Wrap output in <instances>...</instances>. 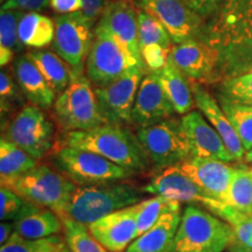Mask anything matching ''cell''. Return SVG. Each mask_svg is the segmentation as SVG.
<instances>
[{"mask_svg":"<svg viewBox=\"0 0 252 252\" xmlns=\"http://www.w3.org/2000/svg\"><path fill=\"white\" fill-rule=\"evenodd\" d=\"M217 97L231 103L252 105V70L220 81Z\"/></svg>","mask_w":252,"mask_h":252,"instance_id":"e575fe53","label":"cell"},{"mask_svg":"<svg viewBox=\"0 0 252 252\" xmlns=\"http://www.w3.org/2000/svg\"><path fill=\"white\" fill-rule=\"evenodd\" d=\"M63 145L99 154L132 174L145 172L150 166L138 137L124 125L106 123L91 130L68 132Z\"/></svg>","mask_w":252,"mask_h":252,"instance_id":"6da1fadb","label":"cell"},{"mask_svg":"<svg viewBox=\"0 0 252 252\" xmlns=\"http://www.w3.org/2000/svg\"><path fill=\"white\" fill-rule=\"evenodd\" d=\"M138 8L149 12L161 23L173 45L191 39L203 40L206 21L188 7L185 0H133Z\"/></svg>","mask_w":252,"mask_h":252,"instance_id":"7c38bea8","label":"cell"},{"mask_svg":"<svg viewBox=\"0 0 252 252\" xmlns=\"http://www.w3.org/2000/svg\"><path fill=\"white\" fill-rule=\"evenodd\" d=\"M235 239L232 228L209 210L188 204L171 252H224Z\"/></svg>","mask_w":252,"mask_h":252,"instance_id":"3957f363","label":"cell"},{"mask_svg":"<svg viewBox=\"0 0 252 252\" xmlns=\"http://www.w3.org/2000/svg\"><path fill=\"white\" fill-rule=\"evenodd\" d=\"M52 162L56 169L77 186L111 184L133 175L99 154L65 145L55 150Z\"/></svg>","mask_w":252,"mask_h":252,"instance_id":"52a82bcc","label":"cell"},{"mask_svg":"<svg viewBox=\"0 0 252 252\" xmlns=\"http://www.w3.org/2000/svg\"><path fill=\"white\" fill-rule=\"evenodd\" d=\"M54 124L42 109L27 104L2 127V137L41 160L54 147Z\"/></svg>","mask_w":252,"mask_h":252,"instance_id":"9c48e42d","label":"cell"},{"mask_svg":"<svg viewBox=\"0 0 252 252\" xmlns=\"http://www.w3.org/2000/svg\"><path fill=\"white\" fill-rule=\"evenodd\" d=\"M25 12L19 9H1L0 12V48L21 53L24 45L19 39V24Z\"/></svg>","mask_w":252,"mask_h":252,"instance_id":"74e56055","label":"cell"},{"mask_svg":"<svg viewBox=\"0 0 252 252\" xmlns=\"http://www.w3.org/2000/svg\"><path fill=\"white\" fill-rule=\"evenodd\" d=\"M182 213L165 214L152 228L138 236L125 252H171Z\"/></svg>","mask_w":252,"mask_h":252,"instance_id":"603a6c76","label":"cell"},{"mask_svg":"<svg viewBox=\"0 0 252 252\" xmlns=\"http://www.w3.org/2000/svg\"><path fill=\"white\" fill-rule=\"evenodd\" d=\"M169 58L191 82L220 83V53L216 47L201 39L173 45Z\"/></svg>","mask_w":252,"mask_h":252,"instance_id":"5bb4252c","label":"cell"},{"mask_svg":"<svg viewBox=\"0 0 252 252\" xmlns=\"http://www.w3.org/2000/svg\"><path fill=\"white\" fill-rule=\"evenodd\" d=\"M138 37L140 49L147 45H160L172 49L173 41L165 26L149 12L138 8Z\"/></svg>","mask_w":252,"mask_h":252,"instance_id":"1f68e13d","label":"cell"},{"mask_svg":"<svg viewBox=\"0 0 252 252\" xmlns=\"http://www.w3.org/2000/svg\"><path fill=\"white\" fill-rule=\"evenodd\" d=\"M207 210L225 220L232 228L235 238L244 247L252 249V216L238 212L224 202L212 200L206 207Z\"/></svg>","mask_w":252,"mask_h":252,"instance_id":"f1b7e54d","label":"cell"},{"mask_svg":"<svg viewBox=\"0 0 252 252\" xmlns=\"http://www.w3.org/2000/svg\"><path fill=\"white\" fill-rule=\"evenodd\" d=\"M146 69L135 67L118 80L94 88L100 112L106 122L117 125L132 124V110Z\"/></svg>","mask_w":252,"mask_h":252,"instance_id":"4fadbf2b","label":"cell"},{"mask_svg":"<svg viewBox=\"0 0 252 252\" xmlns=\"http://www.w3.org/2000/svg\"><path fill=\"white\" fill-rule=\"evenodd\" d=\"M108 2L106 0H82V9L80 13L91 24L97 25L105 11Z\"/></svg>","mask_w":252,"mask_h":252,"instance_id":"7bdbcfd3","label":"cell"},{"mask_svg":"<svg viewBox=\"0 0 252 252\" xmlns=\"http://www.w3.org/2000/svg\"><path fill=\"white\" fill-rule=\"evenodd\" d=\"M137 204L106 215L88 226L90 234L109 252H125L137 234Z\"/></svg>","mask_w":252,"mask_h":252,"instance_id":"e0dca14e","label":"cell"},{"mask_svg":"<svg viewBox=\"0 0 252 252\" xmlns=\"http://www.w3.org/2000/svg\"><path fill=\"white\" fill-rule=\"evenodd\" d=\"M180 121L191 157L215 159L229 163L236 161L219 132L200 111L193 110L182 116Z\"/></svg>","mask_w":252,"mask_h":252,"instance_id":"9a60e30c","label":"cell"},{"mask_svg":"<svg viewBox=\"0 0 252 252\" xmlns=\"http://www.w3.org/2000/svg\"><path fill=\"white\" fill-rule=\"evenodd\" d=\"M181 210V203L163 196H154L137 203V234L143 235L152 228L165 214Z\"/></svg>","mask_w":252,"mask_h":252,"instance_id":"f546056e","label":"cell"},{"mask_svg":"<svg viewBox=\"0 0 252 252\" xmlns=\"http://www.w3.org/2000/svg\"><path fill=\"white\" fill-rule=\"evenodd\" d=\"M55 252H70V250H69L68 247L65 249H63V250H60V251H55Z\"/></svg>","mask_w":252,"mask_h":252,"instance_id":"681fc988","label":"cell"},{"mask_svg":"<svg viewBox=\"0 0 252 252\" xmlns=\"http://www.w3.org/2000/svg\"><path fill=\"white\" fill-rule=\"evenodd\" d=\"M203 40L219 50L220 81L252 70V18L223 26H204Z\"/></svg>","mask_w":252,"mask_h":252,"instance_id":"8992f818","label":"cell"},{"mask_svg":"<svg viewBox=\"0 0 252 252\" xmlns=\"http://www.w3.org/2000/svg\"><path fill=\"white\" fill-rule=\"evenodd\" d=\"M50 7L58 14L76 13L82 9V0H50Z\"/></svg>","mask_w":252,"mask_h":252,"instance_id":"f6af8a7d","label":"cell"},{"mask_svg":"<svg viewBox=\"0 0 252 252\" xmlns=\"http://www.w3.org/2000/svg\"><path fill=\"white\" fill-rule=\"evenodd\" d=\"M53 112L58 125L67 133L91 130L108 123L100 112L93 83L84 75L75 77L56 97Z\"/></svg>","mask_w":252,"mask_h":252,"instance_id":"5b68a950","label":"cell"},{"mask_svg":"<svg viewBox=\"0 0 252 252\" xmlns=\"http://www.w3.org/2000/svg\"><path fill=\"white\" fill-rule=\"evenodd\" d=\"M244 160H245V162H250V163H252V149L249 151V152H247L245 153V157H244Z\"/></svg>","mask_w":252,"mask_h":252,"instance_id":"c3c4849f","label":"cell"},{"mask_svg":"<svg viewBox=\"0 0 252 252\" xmlns=\"http://www.w3.org/2000/svg\"><path fill=\"white\" fill-rule=\"evenodd\" d=\"M224 203L238 212L252 215V172L245 167H237L229 186Z\"/></svg>","mask_w":252,"mask_h":252,"instance_id":"4dcf8cb0","label":"cell"},{"mask_svg":"<svg viewBox=\"0 0 252 252\" xmlns=\"http://www.w3.org/2000/svg\"><path fill=\"white\" fill-rule=\"evenodd\" d=\"M43 209L31 201L21 197L9 188L2 187L0 189V219L2 220H19L31 214Z\"/></svg>","mask_w":252,"mask_h":252,"instance_id":"8d00e7d4","label":"cell"},{"mask_svg":"<svg viewBox=\"0 0 252 252\" xmlns=\"http://www.w3.org/2000/svg\"><path fill=\"white\" fill-rule=\"evenodd\" d=\"M191 89H193L195 105L208 122L212 124L215 130L219 132L224 144L228 147L229 152L235 158L236 162L244 160L245 150L239 139L238 134L236 133L234 126L230 123L228 116L223 111L222 106L219 104V100L214 98L206 88L201 83L191 82Z\"/></svg>","mask_w":252,"mask_h":252,"instance_id":"44dd1931","label":"cell"},{"mask_svg":"<svg viewBox=\"0 0 252 252\" xmlns=\"http://www.w3.org/2000/svg\"><path fill=\"white\" fill-rule=\"evenodd\" d=\"M55 36L52 47L63 61L70 67L74 78L83 72L87 63L96 25L82 15L80 12L59 14L54 18Z\"/></svg>","mask_w":252,"mask_h":252,"instance_id":"8fae6325","label":"cell"},{"mask_svg":"<svg viewBox=\"0 0 252 252\" xmlns=\"http://www.w3.org/2000/svg\"><path fill=\"white\" fill-rule=\"evenodd\" d=\"M15 232L23 238L41 239L63 231V220L50 209H43L15 220Z\"/></svg>","mask_w":252,"mask_h":252,"instance_id":"4316f807","label":"cell"},{"mask_svg":"<svg viewBox=\"0 0 252 252\" xmlns=\"http://www.w3.org/2000/svg\"><path fill=\"white\" fill-rule=\"evenodd\" d=\"M50 6V0H6L1 9H19L23 12H39Z\"/></svg>","mask_w":252,"mask_h":252,"instance_id":"ee69618b","label":"cell"},{"mask_svg":"<svg viewBox=\"0 0 252 252\" xmlns=\"http://www.w3.org/2000/svg\"><path fill=\"white\" fill-rule=\"evenodd\" d=\"M1 186L36 206L53 210L61 219L64 216L69 201L77 188V185L59 169L46 163H39L33 171L13 180L1 182Z\"/></svg>","mask_w":252,"mask_h":252,"instance_id":"277c9868","label":"cell"},{"mask_svg":"<svg viewBox=\"0 0 252 252\" xmlns=\"http://www.w3.org/2000/svg\"><path fill=\"white\" fill-rule=\"evenodd\" d=\"M224 252H252V249L244 247L243 244H241L237 239H234L231 243L229 244V247L226 248Z\"/></svg>","mask_w":252,"mask_h":252,"instance_id":"7dc6e473","label":"cell"},{"mask_svg":"<svg viewBox=\"0 0 252 252\" xmlns=\"http://www.w3.org/2000/svg\"><path fill=\"white\" fill-rule=\"evenodd\" d=\"M98 24L105 27L145 67L138 37V8H135L130 0L109 1Z\"/></svg>","mask_w":252,"mask_h":252,"instance_id":"d6986e66","label":"cell"},{"mask_svg":"<svg viewBox=\"0 0 252 252\" xmlns=\"http://www.w3.org/2000/svg\"><path fill=\"white\" fill-rule=\"evenodd\" d=\"M135 67L146 69L105 27L97 23L86 63L87 76L91 83L104 87Z\"/></svg>","mask_w":252,"mask_h":252,"instance_id":"ba28073f","label":"cell"},{"mask_svg":"<svg viewBox=\"0 0 252 252\" xmlns=\"http://www.w3.org/2000/svg\"><path fill=\"white\" fill-rule=\"evenodd\" d=\"M156 72L163 91L174 106L175 112L185 116L193 111L194 106L196 105L191 89V81L176 67L172 59L169 58L165 67Z\"/></svg>","mask_w":252,"mask_h":252,"instance_id":"cb8c5ba5","label":"cell"},{"mask_svg":"<svg viewBox=\"0 0 252 252\" xmlns=\"http://www.w3.org/2000/svg\"><path fill=\"white\" fill-rule=\"evenodd\" d=\"M251 216H252V215H251Z\"/></svg>","mask_w":252,"mask_h":252,"instance_id":"f5cc1de1","label":"cell"},{"mask_svg":"<svg viewBox=\"0 0 252 252\" xmlns=\"http://www.w3.org/2000/svg\"><path fill=\"white\" fill-rule=\"evenodd\" d=\"M250 171H251V172H252V166H251V169H250Z\"/></svg>","mask_w":252,"mask_h":252,"instance_id":"816d5d0a","label":"cell"},{"mask_svg":"<svg viewBox=\"0 0 252 252\" xmlns=\"http://www.w3.org/2000/svg\"><path fill=\"white\" fill-rule=\"evenodd\" d=\"M175 109L163 91L156 71H147L141 81L133 110L132 124L138 128L173 118Z\"/></svg>","mask_w":252,"mask_h":252,"instance_id":"2e32d148","label":"cell"},{"mask_svg":"<svg viewBox=\"0 0 252 252\" xmlns=\"http://www.w3.org/2000/svg\"><path fill=\"white\" fill-rule=\"evenodd\" d=\"M39 166V160L30 156L11 141L0 140V181L5 182L33 171Z\"/></svg>","mask_w":252,"mask_h":252,"instance_id":"83f0119b","label":"cell"},{"mask_svg":"<svg viewBox=\"0 0 252 252\" xmlns=\"http://www.w3.org/2000/svg\"><path fill=\"white\" fill-rule=\"evenodd\" d=\"M54 36V19L40 14L39 12H27L23 15L19 24V39L25 47L43 49L52 45Z\"/></svg>","mask_w":252,"mask_h":252,"instance_id":"484cf974","label":"cell"},{"mask_svg":"<svg viewBox=\"0 0 252 252\" xmlns=\"http://www.w3.org/2000/svg\"><path fill=\"white\" fill-rule=\"evenodd\" d=\"M224 0H185L188 7L204 21L213 18L222 6Z\"/></svg>","mask_w":252,"mask_h":252,"instance_id":"b9f144b4","label":"cell"},{"mask_svg":"<svg viewBox=\"0 0 252 252\" xmlns=\"http://www.w3.org/2000/svg\"><path fill=\"white\" fill-rule=\"evenodd\" d=\"M144 191L180 203H200L203 207L214 200L185 174L179 166L163 168L161 172L153 175L151 181L144 187Z\"/></svg>","mask_w":252,"mask_h":252,"instance_id":"ffe728a7","label":"cell"},{"mask_svg":"<svg viewBox=\"0 0 252 252\" xmlns=\"http://www.w3.org/2000/svg\"><path fill=\"white\" fill-rule=\"evenodd\" d=\"M26 97L19 87L14 76L7 71L0 72V106H1V118H7L17 109H23Z\"/></svg>","mask_w":252,"mask_h":252,"instance_id":"ab89813d","label":"cell"},{"mask_svg":"<svg viewBox=\"0 0 252 252\" xmlns=\"http://www.w3.org/2000/svg\"><path fill=\"white\" fill-rule=\"evenodd\" d=\"M67 248L64 237L59 235L41 239H27L20 237L17 232L1 245L0 252H55Z\"/></svg>","mask_w":252,"mask_h":252,"instance_id":"d590c367","label":"cell"},{"mask_svg":"<svg viewBox=\"0 0 252 252\" xmlns=\"http://www.w3.org/2000/svg\"><path fill=\"white\" fill-rule=\"evenodd\" d=\"M12 71L21 91L32 105L42 110H48L54 106L55 91L26 54L14 59Z\"/></svg>","mask_w":252,"mask_h":252,"instance_id":"7402d4cb","label":"cell"},{"mask_svg":"<svg viewBox=\"0 0 252 252\" xmlns=\"http://www.w3.org/2000/svg\"><path fill=\"white\" fill-rule=\"evenodd\" d=\"M141 59L147 71L161 70L169 59L171 50L166 49L160 45H147L143 47Z\"/></svg>","mask_w":252,"mask_h":252,"instance_id":"60d3db41","label":"cell"},{"mask_svg":"<svg viewBox=\"0 0 252 252\" xmlns=\"http://www.w3.org/2000/svg\"><path fill=\"white\" fill-rule=\"evenodd\" d=\"M62 220L63 235L70 252H109L94 238L88 226L68 217H63Z\"/></svg>","mask_w":252,"mask_h":252,"instance_id":"836d02e7","label":"cell"},{"mask_svg":"<svg viewBox=\"0 0 252 252\" xmlns=\"http://www.w3.org/2000/svg\"><path fill=\"white\" fill-rule=\"evenodd\" d=\"M185 174L214 200L224 202L237 167L215 159L190 157L179 165Z\"/></svg>","mask_w":252,"mask_h":252,"instance_id":"ac0fdd59","label":"cell"},{"mask_svg":"<svg viewBox=\"0 0 252 252\" xmlns=\"http://www.w3.org/2000/svg\"><path fill=\"white\" fill-rule=\"evenodd\" d=\"M26 55L36 65L56 94L63 93L74 80L70 67L55 52L32 49Z\"/></svg>","mask_w":252,"mask_h":252,"instance_id":"d4e9b609","label":"cell"},{"mask_svg":"<svg viewBox=\"0 0 252 252\" xmlns=\"http://www.w3.org/2000/svg\"><path fill=\"white\" fill-rule=\"evenodd\" d=\"M219 102L234 126L245 152H249L252 149V105L231 103L224 99H219Z\"/></svg>","mask_w":252,"mask_h":252,"instance_id":"d6a6232c","label":"cell"},{"mask_svg":"<svg viewBox=\"0 0 252 252\" xmlns=\"http://www.w3.org/2000/svg\"><path fill=\"white\" fill-rule=\"evenodd\" d=\"M0 1H1V2H2V4H4V2L6 1V0H0Z\"/></svg>","mask_w":252,"mask_h":252,"instance_id":"f907efd6","label":"cell"},{"mask_svg":"<svg viewBox=\"0 0 252 252\" xmlns=\"http://www.w3.org/2000/svg\"><path fill=\"white\" fill-rule=\"evenodd\" d=\"M140 201H143L140 191L134 186L125 182L77 186L63 217L89 226L106 215L139 203Z\"/></svg>","mask_w":252,"mask_h":252,"instance_id":"7a4b0ae2","label":"cell"},{"mask_svg":"<svg viewBox=\"0 0 252 252\" xmlns=\"http://www.w3.org/2000/svg\"><path fill=\"white\" fill-rule=\"evenodd\" d=\"M250 18H252V0H224L219 12L206 21V26H223Z\"/></svg>","mask_w":252,"mask_h":252,"instance_id":"f35d334b","label":"cell"},{"mask_svg":"<svg viewBox=\"0 0 252 252\" xmlns=\"http://www.w3.org/2000/svg\"><path fill=\"white\" fill-rule=\"evenodd\" d=\"M137 137L158 168L179 166L191 157L181 121L174 117L138 128Z\"/></svg>","mask_w":252,"mask_h":252,"instance_id":"30bf717a","label":"cell"},{"mask_svg":"<svg viewBox=\"0 0 252 252\" xmlns=\"http://www.w3.org/2000/svg\"><path fill=\"white\" fill-rule=\"evenodd\" d=\"M15 232V223L12 220H2L0 224V244L4 245Z\"/></svg>","mask_w":252,"mask_h":252,"instance_id":"bcb514c9","label":"cell"}]
</instances>
